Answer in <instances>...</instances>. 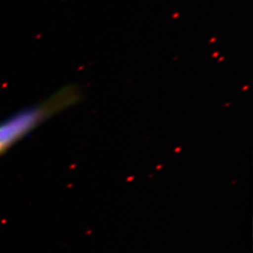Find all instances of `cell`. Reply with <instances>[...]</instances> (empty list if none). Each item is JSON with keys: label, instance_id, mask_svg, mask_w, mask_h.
I'll list each match as a JSON object with an SVG mask.
<instances>
[{"label": "cell", "instance_id": "cell-1", "mask_svg": "<svg viewBox=\"0 0 253 253\" xmlns=\"http://www.w3.org/2000/svg\"><path fill=\"white\" fill-rule=\"evenodd\" d=\"M81 98L82 91L78 86H65L45 100L30 106L0 122V155L46 120L77 104Z\"/></svg>", "mask_w": 253, "mask_h": 253}]
</instances>
